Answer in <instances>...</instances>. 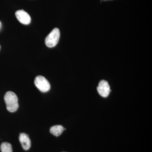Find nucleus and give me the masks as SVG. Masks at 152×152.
Listing matches in <instances>:
<instances>
[{"mask_svg":"<svg viewBox=\"0 0 152 152\" xmlns=\"http://www.w3.org/2000/svg\"><path fill=\"white\" fill-rule=\"evenodd\" d=\"M4 99L7 110L11 113L16 111L19 107L18 99L16 94L10 91L7 92Z\"/></svg>","mask_w":152,"mask_h":152,"instance_id":"obj_1","label":"nucleus"},{"mask_svg":"<svg viewBox=\"0 0 152 152\" xmlns=\"http://www.w3.org/2000/svg\"><path fill=\"white\" fill-rule=\"evenodd\" d=\"M0 48H1V47H0Z\"/></svg>","mask_w":152,"mask_h":152,"instance_id":"obj_10","label":"nucleus"},{"mask_svg":"<svg viewBox=\"0 0 152 152\" xmlns=\"http://www.w3.org/2000/svg\"><path fill=\"white\" fill-rule=\"evenodd\" d=\"M64 130V128L61 125H56L53 126L50 129V132L53 135L56 137H58L62 134Z\"/></svg>","mask_w":152,"mask_h":152,"instance_id":"obj_7","label":"nucleus"},{"mask_svg":"<svg viewBox=\"0 0 152 152\" xmlns=\"http://www.w3.org/2000/svg\"><path fill=\"white\" fill-rule=\"evenodd\" d=\"M1 22H0V27H1Z\"/></svg>","mask_w":152,"mask_h":152,"instance_id":"obj_9","label":"nucleus"},{"mask_svg":"<svg viewBox=\"0 0 152 152\" xmlns=\"http://www.w3.org/2000/svg\"><path fill=\"white\" fill-rule=\"evenodd\" d=\"M36 86L42 92H47L50 89V85L48 81L43 76H38L34 80Z\"/></svg>","mask_w":152,"mask_h":152,"instance_id":"obj_3","label":"nucleus"},{"mask_svg":"<svg viewBox=\"0 0 152 152\" xmlns=\"http://www.w3.org/2000/svg\"><path fill=\"white\" fill-rule=\"evenodd\" d=\"M15 15L19 22L23 24L28 25L31 23V17L26 11L23 10L17 11Z\"/></svg>","mask_w":152,"mask_h":152,"instance_id":"obj_5","label":"nucleus"},{"mask_svg":"<svg viewBox=\"0 0 152 152\" xmlns=\"http://www.w3.org/2000/svg\"><path fill=\"white\" fill-rule=\"evenodd\" d=\"M1 152H12V145L6 142L2 143L1 144Z\"/></svg>","mask_w":152,"mask_h":152,"instance_id":"obj_8","label":"nucleus"},{"mask_svg":"<svg viewBox=\"0 0 152 152\" xmlns=\"http://www.w3.org/2000/svg\"><path fill=\"white\" fill-rule=\"evenodd\" d=\"M98 93L102 96L107 97L110 92V88L108 83L107 81L101 80L97 87Z\"/></svg>","mask_w":152,"mask_h":152,"instance_id":"obj_4","label":"nucleus"},{"mask_svg":"<svg viewBox=\"0 0 152 152\" xmlns=\"http://www.w3.org/2000/svg\"><path fill=\"white\" fill-rule=\"evenodd\" d=\"M19 140L21 144L22 147L25 150L29 149L31 146V141L28 136L25 133H21L19 136Z\"/></svg>","mask_w":152,"mask_h":152,"instance_id":"obj_6","label":"nucleus"},{"mask_svg":"<svg viewBox=\"0 0 152 152\" xmlns=\"http://www.w3.org/2000/svg\"><path fill=\"white\" fill-rule=\"evenodd\" d=\"M60 37V30L58 28H55L47 36L45 39V44L49 48H53L58 42Z\"/></svg>","mask_w":152,"mask_h":152,"instance_id":"obj_2","label":"nucleus"}]
</instances>
